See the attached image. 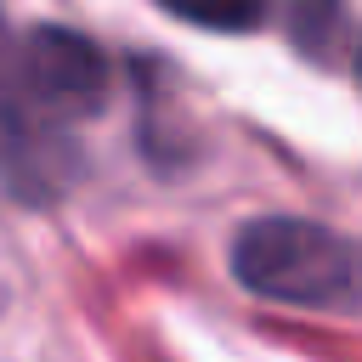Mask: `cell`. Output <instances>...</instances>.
<instances>
[{
	"instance_id": "cell-1",
	"label": "cell",
	"mask_w": 362,
	"mask_h": 362,
	"mask_svg": "<svg viewBox=\"0 0 362 362\" xmlns=\"http://www.w3.org/2000/svg\"><path fill=\"white\" fill-rule=\"evenodd\" d=\"M232 277L277 305L362 311V249L300 215H260L232 238Z\"/></svg>"
},
{
	"instance_id": "cell-2",
	"label": "cell",
	"mask_w": 362,
	"mask_h": 362,
	"mask_svg": "<svg viewBox=\"0 0 362 362\" xmlns=\"http://www.w3.org/2000/svg\"><path fill=\"white\" fill-rule=\"evenodd\" d=\"M74 170H79V153L57 124L40 119L23 74V40L0 17V181L17 198L45 204L74 181Z\"/></svg>"
},
{
	"instance_id": "cell-3",
	"label": "cell",
	"mask_w": 362,
	"mask_h": 362,
	"mask_svg": "<svg viewBox=\"0 0 362 362\" xmlns=\"http://www.w3.org/2000/svg\"><path fill=\"white\" fill-rule=\"evenodd\" d=\"M23 74H28V96H34L40 119L57 130L96 113L107 102V79H113L102 45H90L79 28H62V23L23 34Z\"/></svg>"
},
{
	"instance_id": "cell-4",
	"label": "cell",
	"mask_w": 362,
	"mask_h": 362,
	"mask_svg": "<svg viewBox=\"0 0 362 362\" xmlns=\"http://www.w3.org/2000/svg\"><path fill=\"white\" fill-rule=\"evenodd\" d=\"M170 17L181 23H198V28H221V34H238V28H255L266 17V0H158Z\"/></svg>"
},
{
	"instance_id": "cell-5",
	"label": "cell",
	"mask_w": 362,
	"mask_h": 362,
	"mask_svg": "<svg viewBox=\"0 0 362 362\" xmlns=\"http://www.w3.org/2000/svg\"><path fill=\"white\" fill-rule=\"evenodd\" d=\"M356 79H362V45H356Z\"/></svg>"
}]
</instances>
